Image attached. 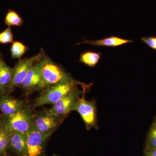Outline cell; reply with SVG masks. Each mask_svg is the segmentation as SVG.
Returning a JSON list of instances; mask_svg holds the SVG:
<instances>
[{"mask_svg":"<svg viewBox=\"0 0 156 156\" xmlns=\"http://www.w3.org/2000/svg\"><path fill=\"white\" fill-rule=\"evenodd\" d=\"M77 84L64 83L54 85L43 90L41 94L37 98L34 104V107L43 106L46 105H53L78 88Z\"/></svg>","mask_w":156,"mask_h":156,"instance_id":"3","label":"cell"},{"mask_svg":"<svg viewBox=\"0 0 156 156\" xmlns=\"http://www.w3.org/2000/svg\"><path fill=\"white\" fill-rule=\"evenodd\" d=\"M133 41L131 40L123 39L117 36L107 37L104 38L97 39L96 40H84L76 44L77 45L81 44H87L93 46L97 47H120L126 44L132 43Z\"/></svg>","mask_w":156,"mask_h":156,"instance_id":"11","label":"cell"},{"mask_svg":"<svg viewBox=\"0 0 156 156\" xmlns=\"http://www.w3.org/2000/svg\"><path fill=\"white\" fill-rule=\"evenodd\" d=\"M85 93L86 92L76 88L53 105L47 110V112L64 119L71 112L75 111L78 99Z\"/></svg>","mask_w":156,"mask_h":156,"instance_id":"5","label":"cell"},{"mask_svg":"<svg viewBox=\"0 0 156 156\" xmlns=\"http://www.w3.org/2000/svg\"><path fill=\"white\" fill-rule=\"evenodd\" d=\"M5 23L9 27L11 26L20 27L24 23V20L16 11L10 9L6 14Z\"/></svg>","mask_w":156,"mask_h":156,"instance_id":"15","label":"cell"},{"mask_svg":"<svg viewBox=\"0 0 156 156\" xmlns=\"http://www.w3.org/2000/svg\"><path fill=\"white\" fill-rule=\"evenodd\" d=\"M102 54L101 52L93 51H87L81 53L79 62L83 63L90 67H94L98 63Z\"/></svg>","mask_w":156,"mask_h":156,"instance_id":"14","label":"cell"},{"mask_svg":"<svg viewBox=\"0 0 156 156\" xmlns=\"http://www.w3.org/2000/svg\"><path fill=\"white\" fill-rule=\"evenodd\" d=\"M26 135L27 156H43L45 142L50 135L42 134L34 126Z\"/></svg>","mask_w":156,"mask_h":156,"instance_id":"8","label":"cell"},{"mask_svg":"<svg viewBox=\"0 0 156 156\" xmlns=\"http://www.w3.org/2000/svg\"><path fill=\"white\" fill-rule=\"evenodd\" d=\"M63 120V118L51 114L46 110L34 115L33 126L42 134L51 135Z\"/></svg>","mask_w":156,"mask_h":156,"instance_id":"7","label":"cell"},{"mask_svg":"<svg viewBox=\"0 0 156 156\" xmlns=\"http://www.w3.org/2000/svg\"><path fill=\"white\" fill-rule=\"evenodd\" d=\"M141 41L153 50L156 51V37H146L141 38Z\"/></svg>","mask_w":156,"mask_h":156,"instance_id":"20","label":"cell"},{"mask_svg":"<svg viewBox=\"0 0 156 156\" xmlns=\"http://www.w3.org/2000/svg\"><path fill=\"white\" fill-rule=\"evenodd\" d=\"M28 49V47L25 46L22 42L14 41L12 43L10 49L11 57L13 59L17 58L20 60Z\"/></svg>","mask_w":156,"mask_h":156,"instance_id":"16","label":"cell"},{"mask_svg":"<svg viewBox=\"0 0 156 156\" xmlns=\"http://www.w3.org/2000/svg\"><path fill=\"white\" fill-rule=\"evenodd\" d=\"M13 72V68L7 64L0 52V95L5 94L6 89L12 79Z\"/></svg>","mask_w":156,"mask_h":156,"instance_id":"13","label":"cell"},{"mask_svg":"<svg viewBox=\"0 0 156 156\" xmlns=\"http://www.w3.org/2000/svg\"></svg>","mask_w":156,"mask_h":156,"instance_id":"22","label":"cell"},{"mask_svg":"<svg viewBox=\"0 0 156 156\" xmlns=\"http://www.w3.org/2000/svg\"><path fill=\"white\" fill-rule=\"evenodd\" d=\"M43 50V49H41L40 52L35 56L20 59L15 64L13 68L11 83L6 89L5 94L9 95L14 92L16 87L21 85L32 66L41 58Z\"/></svg>","mask_w":156,"mask_h":156,"instance_id":"4","label":"cell"},{"mask_svg":"<svg viewBox=\"0 0 156 156\" xmlns=\"http://www.w3.org/2000/svg\"><path fill=\"white\" fill-rule=\"evenodd\" d=\"M45 53L43 50L41 58L32 66L24 80L19 87L27 95L36 91L40 83L41 77L42 69L44 62Z\"/></svg>","mask_w":156,"mask_h":156,"instance_id":"9","label":"cell"},{"mask_svg":"<svg viewBox=\"0 0 156 156\" xmlns=\"http://www.w3.org/2000/svg\"><path fill=\"white\" fill-rule=\"evenodd\" d=\"M144 156H156V149L146 147L144 151Z\"/></svg>","mask_w":156,"mask_h":156,"instance_id":"21","label":"cell"},{"mask_svg":"<svg viewBox=\"0 0 156 156\" xmlns=\"http://www.w3.org/2000/svg\"><path fill=\"white\" fill-rule=\"evenodd\" d=\"M13 39L14 36L11 27H8V28L0 33V44H6L12 43L14 42Z\"/></svg>","mask_w":156,"mask_h":156,"instance_id":"19","label":"cell"},{"mask_svg":"<svg viewBox=\"0 0 156 156\" xmlns=\"http://www.w3.org/2000/svg\"><path fill=\"white\" fill-rule=\"evenodd\" d=\"M146 147L156 149V119L151 126L148 133Z\"/></svg>","mask_w":156,"mask_h":156,"instance_id":"18","label":"cell"},{"mask_svg":"<svg viewBox=\"0 0 156 156\" xmlns=\"http://www.w3.org/2000/svg\"><path fill=\"white\" fill-rule=\"evenodd\" d=\"M24 107L25 102L23 101L16 99L7 94L0 95V111L5 116L14 115Z\"/></svg>","mask_w":156,"mask_h":156,"instance_id":"10","label":"cell"},{"mask_svg":"<svg viewBox=\"0 0 156 156\" xmlns=\"http://www.w3.org/2000/svg\"><path fill=\"white\" fill-rule=\"evenodd\" d=\"M72 83L81 86L84 92H87L90 87V85H87L74 79L61 66L53 61L45 53L41 77L36 91H43L57 84Z\"/></svg>","mask_w":156,"mask_h":156,"instance_id":"1","label":"cell"},{"mask_svg":"<svg viewBox=\"0 0 156 156\" xmlns=\"http://www.w3.org/2000/svg\"><path fill=\"white\" fill-rule=\"evenodd\" d=\"M84 93L78 99L75 109L83 120L87 130L98 128L97 108L95 100H87Z\"/></svg>","mask_w":156,"mask_h":156,"instance_id":"6","label":"cell"},{"mask_svg":"<svg viewBox=\"0 0 156 156\" xmlns=\"http://www.w3.org/2000/svg\"><path fill=\"white\" fill-rule=\"evenodd\" d=\"M9 147L20 156H27L26 133H11Z\"/></svg>","mask_w":156,"mask_h":156,"instance_id":"12","label":"cell"},{"mask_svg":"<svg viewBox=\"0 0 156 156\" xmlns=\"http://www.w3.org/2000/svg\"><path fill=\"white\" fill-rule=\"evenodd\" d=\"M34 115L28 107L13 115L4 117L0 126L5 128L10 133H26L34 125Z\"/></svg>","mask_w":156,"mask_h":156,"instance_id":"2","label":"cell"},{"mask_svg":"<svg viewBox=\"0 0 156 156\" xmlns=\"http://www.w3.org/2000/svg\"><path fill=\"white\" fill-rule=\"evenodd\" d=\"M10 134L9 131L0 126V155L5 153L9 147Z\"/></svg>","mask_w":156,"mask_h":156,"instance_id":"17","label":"cell"},{"mask_svg":"<svg viewBox=\"0 0 156 156\" xmlns=\"http://www.w3.org/2000/svg\"><path fill=\"white\" fill-rule=\"evenodd\" d=\"M155 119H156V118H155Z\"/></svg>","mask_w":156,"mask_h":156,"instance_id":"23","label":"cell"}]
</instances>
